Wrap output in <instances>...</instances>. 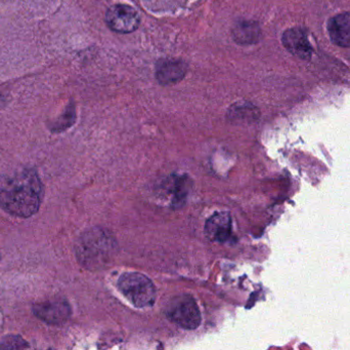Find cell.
Wrapping results in <instances>:
<instances>
[{"mask_svg": "<svg viewBox=\"0 0 350 350\" xmlns=\"http://www.w3.org/2000/svg\"><path fill=\"white\" fill-rule=\"evenodd\" d=\"M42 197V183L34 170L21 171L0 184V208L14 217L36 214Z\"/></svg>", "mask_w": 350, "mask_h": 350, "instance_id": "cell-1", "label": "cell"}, {"mask_svg": "<svg viewBox=\"0 0 350 350\" xmlns=\"http://www.w3.org/2000/svg\"><path fill=\"white\" fill-rule=\"evenodd\" d=\"M114 244L103 230L94 228L82 234L76 245V256L88 269L103 266L110 259Z\"/></svg>", "mask_w": 350, "mask_h": 350, "instance_id": "cell-2", "label": "cell"}, {"mask_svg": "<svg viewBox=\"0 0 350 350\" xmlns=\"http://www.w3.org/2000/svg\"><path fill=\"white\" fill-rule=\"evenodd\" d=\"M118 289L137 308H150L156 300V288L153 282L142 273H126L121 275Z\"/></svg>", "mask_w": 350, "mask_h": 350, "instance_id": "cell-3", "label": "cell"}, {"mask_svg": "<svg viewBox=\"0 0 350 350\" xmlns=\"http://www.w3.org/2000/svg\"><path fill=\"white\" fill-rule=\"evenodd\" d=\"M166 316L172 323L185 330H195L201 324L199 306L189 295L174 298L166 308Z\"/></svg>", "mask_w": 350, "mask_h": 350, "instance_id": "cell-4", "label": "cell"}, {"mask_svg": "<svg viewBox=\"0 0 350 350\" xmlns=\"http://www.w3.org/2000/svg\"><path fill=\"white\" fill-rule=\"evenodd\" d=\"M106 22L111 30L126 34L139 28L141 18L133 6L115 4L107 12Z\"/></svg>", "mask_w": 350, "mask_h": 350, "instance_id": "cell-5", "label": "cell"}, {"mask_svg": "<svg viewBox=\"0 0 350 350\" xmlns=\"http://www.w3.org/2000/svg\"><path fill=\"white\" fill-rule=\"evenodd\" d=\"M33 314L45 324L61 326L69 320L72 310L67 300L55 298L35 304L33 306Z\"/></svg>", "mask_w": 350, "mask_h": 350, "instance_id": "cell-6", "label": "cell"}, {"mask_svg": "<svg viewBox=\"0 0 350 350\" xmlns=\"http://www.w3.org/2000/svg\"><path fill=\"white\" fill-rule=\"evenodd\" d=\"M205 234L213 242H224L232 236V218L226 212L215 213L206 221Z\"/></svg>", "mask_w": 350, "mask_h": 350, "instance_id": "cell-7", "label": "cell"}, {"mask_svg": "<svg viewBox=\"0 0 350 350\" xmlns=\"http://www.w3.org/2000/svg\"><path fill=\"white\" fill-rule=\"evenodd\" d=\"M284 47L300 59L310 60L312 55V49L306 33L299 28H291L283 34Z\"/></svg>", "mask_w": 350, "mask_h": 350, "instance_id": "cell-8", "label": "cell"}, {"mask_svg": "<svg viewBox=\"0 0 350 350\" xmlns=\"http://www.w3.org/2000/svg\"><path fill=\"white\" fill-rule=\"evenodd\" d=\"M187 73V65L178 60H162L156 67V77L162 84H172L183 79Z\"/></svg>", "mask_w": 350, "mask_h": 350, "instance_id": "cell-9", "label": "cell"}, {"mask_svg": "<svg viewBox=\"0 0 350 350\" xmlns=\"http://www.w3.org/2000/svg\"><path fill=\"white\" fill-rule=\"evenodd\" d=\"M331 40L341 47H350V14L343 12L333 16L328 22Z\"/></svg>", "mask_w": 350, "mask_h": 350, "instance_id": "cell-10", "label": "cell"}, {"mask_svg": "<svg viewBox=\"0 0 350 350\" xmlns=\"http://www.w3.org/2000/svg\"><path fill=\"white\" fill-rule=\"evenodd\" d=\"M260 36L258 25L252 22H241L234 27V37L239 43H255Z\"/></svg>", "mask_w": 350, "mask_h": 350, "instance_id": "cell-11", "label": "cell"}, {"mask_svg": "<svg viewBox=\"0 0 350 350\" xmlns=\"http://www.w3.org/2000/svg\"><path fill=\"white\" fill-rule=\"evenodd\" d=\"M29 347L28 343L20 336H10L0 343V349H22Z\"/></svg>", "mask_w": 350, "mask_h": 350, "instance_id": "cell-12", "label": "cell"}, {"mask_svg": "<svg viewBox=\"0 0 350 350\" xmlns=\"http://www.w3.org/2000/svg\"><path fill=\"white\" fill-rule=\"evenodd\" d=\"M75 119V111H74V107H69L65 114L62 115L61 119L55 123V127H53V131L61 132L63 129H67V127H71L72 123H74Z\"/></svg>", "mask_w": 350, "mask_h": 350, "instance_id": "cell-13", "label": "cell"}]
</instances>
